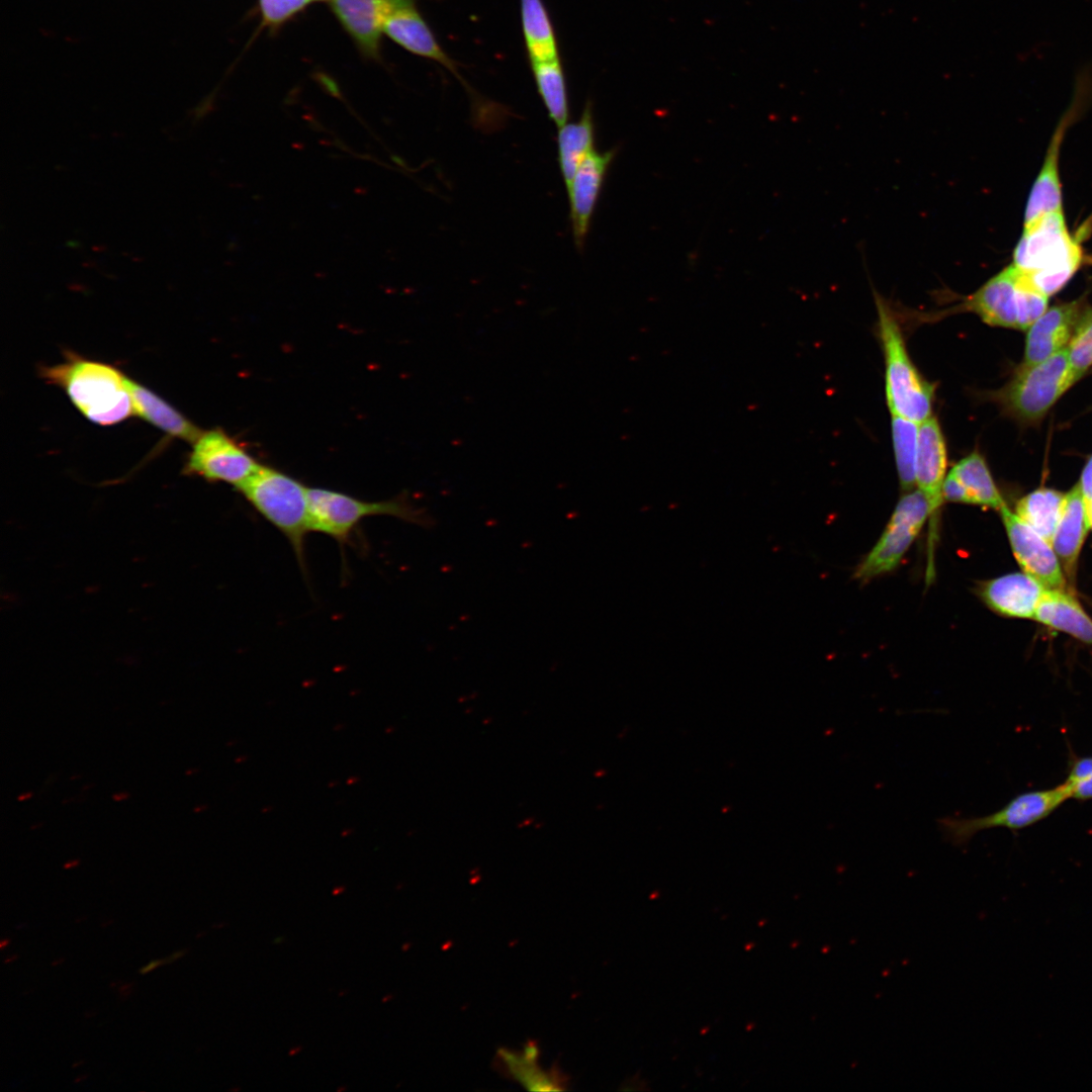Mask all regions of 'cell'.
Segmentation results:
<instances>
[{
    "instance_id": "1",
    "label": "cell",
    "mask_w": 1092,
    "mask_h": 1092,
    "mask_svg": "<svg viewBox=\"0 0 1092 1092\" xmlns=\"http://www.w3.org/2000/svg\"><path fill=\"white\" fill-rule=\"evenodd\" d=\"M41 376L64 389L78 411L95 424L111 426L134 415L127 376L112 365L70 355L60 364L43 367Z\"/></svg>"
},
{
    "instance_id": "2",
    "label": "cell",
    "mask_w": 1092,
    "mask_h": 1092,
    "mask_svg": "<svg viewBox=\"0 0 1092 1092\" xmlns=\"http://www.w3.org/2000/svg\"><path fill=\"white\" fill-rule=\"evenodd\" d=\"M1083 251L1068 231L1062 210L1024 225L1012 265L1037 291L1051 296L1076 273Z\"/></svg>"
},
{
    "instance_id": "3",
    "label": "cell",
    "mask_w": 1092,
    "mask_h": 1092,
    "mask_svg": "<svg viewBox=\"0 0 1092 1092\" xmlns=\"http://www.w3.org/2000/svg\"><path fill=\"white\" fill-rule=\"evenodd\" d=\"M237 490L285 536L304 571V544L310 532L308 487L278 469L260 465Z\"/></svg>"
},
{
    "instance_id": "4",
    "label": "cell",
    "mask_w": 1092,
    "mask_h": 1092,
    "mask_svg": "<svg viewBox=\"0 0 1092 1092\" xmlns=\"http://www.w3.org/2000/svg\"><path fill=\"white\" fill-rule=\"evenodd\" d=\"M879 333L885 358L886 399L891 415L920 424L932 417L934 388L912 362L898 321L876 296Z\"/></svg>"
},
{
    "instance_id": "5",
    "label": "cell",
    "mask_w": 1092,
    "mask_h": 1092,
    "mask_svg": "<svg viewBox=\"0 0 1092 1092\" xmlns=\"http://www.w3.org/2000/svg\"><path fill=\"white\" fill-rule=\"evenodd\" d=\"M310 532L347 543L361 522L374 516H389L403 522L430 525L431 518L405 495L380 500H364L341 491L308 487Z\"/></svg>"
},
{
    "instance_id": "6",
    "label": "cell",
    "mask_w": 1092,
    "mask_h": 1092,
    "mask_svg": "<svg viewBox=\"0 0 1092 1092\" xmlns=\"http://www.w3.org/2000/svg\"><path fill=\"white\" fill-rule=\"evenodd\" d=\"M1048 298L1011 264L949 310L973 312L991 326L1026 331L1046 310Z\"/></svg>"
},
{
    "instance_id": "7",
    "label": "cell",
    "mask_w": 1092,
    "mask_h": 1092,
    "mask_svg": "<svg viewBox=\"0 0 1092 1092\" xmlns=\"http://www.w3.org/2000/svg\"><path fill=\"white\" fill-rule=\"evenodd\" d=\"M1075 382L1066 347L1035 365L1020 366L993 398L1010 416L1034 422L1040 420Z\"/></svg>"
},
{
    "instance_id": "8",
    "label": "cell",
    "mask_w": 1092,
    "mask_h": 1092,
    "mask_svg": "<svg viewBox=\"0 0 1092 1092\" xmlns=\"http://www.w3.org/2000/svg\"><path fill=\"white\" fill-rule=\"evenodd\" d=\"M1071 799L1066 782L1051 789L1024 792L994 813L980 817L946 816L937 820L943 839L957 847L967 845L978 833L990 828L1020 830L1051 815Z\"/></svg>"
},
{
    "instance_id": "9",
    "label": "cell",
    "mask_w": 1092,
    "mask_h": 1092,
    "mask_svg": "<svg viewBox=\"0 0 1092 1092\" xmlns=\"http://www.w3.org/2000/svg\"><path fill=\"white\" fill-rule=\"evenodd\" d=\"M929 518L930 507L925 495L918 488L906 491L876 545L859 563L854 577L868 582L893 571Z\"/></svg>"
},
{
    "instance_id": "10",
    "label": "cell",
    "mask_w": 1092,
    "mask_h": 1092,
    "mask_svg": "<svg viewBox=\"0 0 1092 1092\" xmlns=\"http://www.w3.org/2000/svg\"><path fill=\"white\" fill-rule=\"evenodd\" d=\"M261 464L221 429L202 431L192 443L184 472L239 488Z\"/></svg>"
},
{
    "instance_id": "11",
    "label": "cell",
    "mask_w": 1092,
    "mask_h": 1092,
    "mask_svg": "<svg viewBox=\"0 0 1092 1092\" xmlns=\"http://www.w3.org/2000/svg\"><path fill=\"white\" fill-rule=\"evenodd\" d=\"M1015 559L1023 572L1048 589H1066L1062 564L1052 544L1007 506L999 511Z\"/></svg>"
},
{
    "instance_id": "12",
    "label": "cell",
    "mask_w": 1092,
    "mask_h": 1092,
    "mask_svg": "<svg viewBox=\"0 0 1092 1092\" xmlns=\"http://www.w3.org/2000/svg\"><path fill=\"white\" fill-rule=\"evenodd\" d=\"M946 466L944 436L937 420L930 417L918 425L915 482L930 507L931 543L935 535L938 511L943 502L942 486L947 474Z\"/></svg>"
},
{
    "instance_id": "13",
    "label": "cell",
    "mask_w": 1092,
    "mask_h": 1092,
    "mask_svg": "<svg viewBox=\"0 0 1092 1092\" xmlns=\"http://www.w3.org/2000/svg\"><path fill=\"white\" fill-rule=\"evenodd\" d=\"M616 151L589 152L567 187L570 221L575 246L582 250L608 169Z\"/></svg>"
},
{
    "instance_id": "14",
    "label": "cell",
    "mask_w": 1092,
    "mask_h": 1092,
    "mask_svg": "<svg viewBox=\"0 0 1092 1092\" xmlns=\"http://www.w3.org/2000/svg\"><path fill=\"white\" fill-rule=\"evenodd\" d=\"M1045 588L1025 572L1001 575L978 584L979 598L994 613L1008 618L1034 619Z\"/></svg>"
},
{
    "instance_id": "15",
    "label": "cell",
    "mask_w": 1092,
    "mask_h": 1092,
    "mask_svg": "<svg viewBox=\"0 0 1092 1092\" xmlns=\"http://www.w3.org/2000/svg\"><path fill=\"white\" fill-rule=\"evenodd\" d=\"M943 500L1000 511L1007 506L984 457L977 451L961 459L946 474Z\"/></svg>"
},
{
    "instance_id": "16",
    "label": "cell",
    "mask_w": 1092,
    "mask_h": 1092,
    "mask_svg": "<svg viewBox=\"0 0 1092 1092\" xmlns=\"http://www.w3.org/2000/svg\"><path fill=\"white\" fill-rule=\"evenodd\" d=\"M1084 310L1082 299L1046 309L1028 329L1020 366L1035 365L1066 348Z\"/></svg>"
},
{
    "instance_id": "17",
    "label": "cell",
    "mask_w": 1092,
    "mask_h": 1092,
    "mask_svg": "<svg viewBox=\"0 0 1092 1092\" xmlns=\"http://www.w3.org/2000/svg\"><path fill=\"white\" fill-rule=\"evenodd\" d=\"M332 9L361 50L377 56L385 19L415 0H332Z\"/></svg>"
},
{
    "instance_id": "18",
    "label": "cell",
    "mask_w": 1092,
    "mask_h": 1092,
    "mask_svg": "<svg viewBox=\"0 0 1092 1092\" xmlns=\"http://www.w3.org/2000/svg\"><path fill=\"white\" fill-rule=\"evenodd\" d=\"M540 1050L536 1041L529 1040L522 1051L502 1048L494 1058V1066L500 1074L531 1091H561L568 1085L567 1077L557 1067L544 1070L538 1063Z\"/></svg>"
},
{
    "instance_id": "19",
    "label": "cell",
    "mask_w": 1092,
    "mask_h": 1092,
    "mask_svg": "<svg viewBox=\"0 0 1092 1092\" xmlns=\"http://www.w3.org/2000/svg\"><path fill=\"white\" fill-rule=\"evenodd\" d=\"M1089 528L1087 504L1077 483L1065 494L1061 517L1052 540V546L1070 578L1075 575Z\"/></svg>"
},
{
    "instance_id": "20",
    "label": "cell",
    "mask_w": 1092,
    "mask_h": 1092,
    "mask_svg": "<svg viewBox=\"0 0 1092 1092\" xmlns=\"http://www.w3.org/2000/svg\"><path fill=\"white\" fill-rule=\"evenodd\" d=\"M1073 112L1071 107L1053 135L1042 168L1029 193L1025 208L1024 225L1033 222L1044 214L1062 210L1059 156L1065 129Z\"/></svg>"
},
{
    "instance_id": "21",
    "label": "cell",
    "mask_w": 1092,
    "mask_h": 1092,
    "mask_svg": "<svg viewBox=\"0 0 1092 1092\" xmlns=\"http://www.w3.org/2000/svg\"><path fill=\"white\" fill-rule=\"evenodd\" d=\"M382 31L416 55L436 61L448 70L455 67L454 61L440 47L415 5L390 14L383 23Z\"/></svg>"
},
{
    "instance_id": "22",
    "label": "cell",
    "mask_w": 1092,
    "mask_h": 1092,
    "mask_svg": "<svg viewBox=\"0 0 1092 1092\" xmlns=\"http://www.w3.org/2000/svg\"><path fill=\"white\" fill-rule=\"evenodd\" d=\"M1033 620L1092 645V618L1066 589H1046Z\"/></svg>"
},
{
    "instance_id": "23",
    "label": "cell",
    "mask_w": 1092,
    "mask_h": 1092,
    "mask_svg": "<svg viewBox=\"0 0 1092 1092\" xmlns=\"http://www.w3.org/2000/svg\"><path fill=\"white\" fill-rule=\"evenodd\" d=\"M133 413L171 437L193 443L201 430L142 384L126 378Z\"/></svg>"
},
{
    "instance_id": "24",
    "label": "cell",
    "mask_w": 1092,
    "mask_h": 1092,
    "mask_svg": "<svg viewBox=\"0 0 1092 1092\" xmlns=\"http://www.w3.org/2000/svg\"><path fill=\"white\" fill-rule=\"evenodd\" d=\"M558 129V165L567 189L580 163L594 150L595 125L592 103L588 101L585 104L576 121L567 122Z\"/></svg>"
},
{
    "instance_id": "25",
    "label": "cell",
    "mask_w": 1092,
    "mask_h": 1092,
    "mask_svg": "<svg viewBox=\"0 0 1092 1092\" xmlns=\"http://www.w3.org/2000/svg\"><path fill=\"white\" fill-rule=\"evenodd\" d=\"M522 29L531 61L559 58L555 31L542 0H520Z\"/></svg>"
},
{
    "instance_id": "26",
    "label": "cell",
    "mask_w": 1092,
    "mask_h": 1092,
    "mask_svg": "<svg viewBox=\"0 0 1092 1092\" xmlns=\"http://www.w3.org/2000/svg\"><path fill=\"white\" fill-rule=\"evenodd\" d=\"M530 64L547 113L559 128L567 123L569 116L566 80L560 59L531 61Z\"/></svg>"
},
{
    "instance_id": "27",
    "label": "cell",
    "mask_w": 1092,
    "mask_h": 1092,
    "mask_svg": "<svg viewBox=\"0 0 1092 1092\" xmlns=\"http://www.w3.org/2000/svg\"><path fill=\"white\" fill-rule=\"evenodd\" d=\"M1064 498L1065 494L1056 489L1040 487L1022 496L1014 513L1052 544Z\"/></svg>"
},
{
    "instance_id": "28",
    "label": "cell",
    "mask_w": 1092,
    "mask_h": 1092,
    "mask_svg": "<svg viewBox=\"0 0 1092 1092\" xmlns=\"http://www.w3.org/2000/svg\"><path fill=\"white\" fill-rule=\"evenodd\" d=\"M892 416V440L898 477L904 491L914 489L915 461L918 440V425L905 418Z\"/></svg>"
},
{
    "instance_id": "29",
    "label": "cell",
    "mask_w": 1092,
    "mask_h": 1092,
    "mask_svg": "<svg viewBox=\"0 0 1092 1092\" xmlns=\"http://www.w3.org/2000/svg\"><path fill=\"white\" fill-rule=\"evenodd\" d=\"M1067 350L1072 374L1077 381L1092 365V308L1084 310Z\"/></svg>"
},
{
    "instance_id": "30",
    "label": "cell",
    "mask_w": 1092,
    "mask_h": 1092,
    "mask_svg": "<svg viewBox=\"0 0 1092 1092\" xmlns=\"http://www.w3.org/2000/svg\"><path fill=\"white\" fill-rule=\"evenodd\" d=\"M310 0H260L263 19L277 25L301 10Z\"/></svg>"
},
{
    "instance_id": "31",
    "label": "cell",
    "mask_w": 1092,
    "mask_h": 1092,
    "mask_svg": "<svg viewBox=\"0 0 1092 1092\" xmlns=\"http://www.w3.org/2000/svg\"><path fill=\"white\" fill-rule=\"evenodd\" d=\"M1092 775V756L1073 755L1069 761L1067 782L1073 783L1084 780Z\"/></svg>"
},
{
    "instance_id": "32",
    "label": "cell",
    "mask_w": 1092,
    "mask_h": 1092,
    "mask_svg": "<svg viewBox=\"0 0 1092 1092\" xmlns=\"http://www.w3.org/2000/svg\"><path fill=\"white\" fill-rule=\"evenodd\" d=\"M1065 782L1069 787L1071 798L1081 801L1092 799V775L1081 781Z\"/></svg>"
},
{
    "instance_id": "33",
    "label": "cell",
    "mask_w": 1092,
    "mask_h": 1092,
    "mask_svg": "<svg viewBox=\"0 0 1092 1092\" xmlns=\"http://www.w3.org/2000/svg\"><path fill=\"white\" fill-rule=\"evenodd\" d=\"M1087 505L1092 503V456L1085 465L1078 482Z\"/></svg>"
},
{
    "instance_id": "34",
    "label": "cell",
    "mask_w": 1092,
    "mask_h": 1092,
    "mask_svg": "<svg viewBox=\"0 0 1092 1092\" xmlns=\"http://www.w3.org/2000/svg\"><path fill=\"white\" fill-rule=\"evenodd\" d=\"M165 964H168L167 959L152 961L149 965H147L146 967L141 969L140 973L141 974H146V973H148L150 971H153L154 969H156V968H158V967H160L162 965H165Z\"/></svg>"
},
{
    "instance_id": "35",
    "label": "cell",
    "mask_w": 1092,
    "mask_h": 1092,
    "mask_svg": "<svg viewBox=\"0 0 1092 1092\" xmlns=\"http://www.w3.org/2000/svg\"><path fill=\"white\" fill-rule=\"evenodd\" d=\"M1087 512H1088L1089 525H1090V528L1092 529V503L1087 505Z\"/></svg>"
},
{
    "instance_id": "36",
    "label": "cell",
    "mask_w": 1092,
    "mask_h": 1092,
    "mask_svg": "<svg viewBox=\"0 0 1092 1092\" xmlns=\"http://www.w3.org/2000/svg\"><path fill=\"white\" fill-rule=\"evenodd\" d=\"M8 943H9V939H2L1 945H0L1 948H4Z\"/></svg>"
},
{
    "instance_id": "37",
    "label": "cell",
    "mask_w": 1092,
    "mask_h": 1092,
    "mask_svg": "<svg viewBox=\"0 0 1092 1092\" xmlns=\"http://www.w3.org/2000/svg\"><path fill=\"white\" fill-rule=\"evenodd\" d=\"M16 958H17L16 956H13V957H11V958H9V959L5 960V963H7V962H11L12 960H14V959H16Z\"/></svg>"
}]
</instances>
